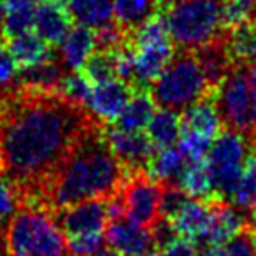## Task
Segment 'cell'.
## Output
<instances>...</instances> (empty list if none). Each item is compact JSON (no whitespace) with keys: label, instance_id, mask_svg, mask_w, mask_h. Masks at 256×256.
<instances>
[{"label":"cell","instance_id":"25","mask_svg":"<svg viewBox=\"0 0 256 256\" xmlns=\"http://www.w3.org/2000/svg\"><path fill=\"white\" fill-rule=\"evenodd\" d=\"M62 78H64V72H62L60 65L54 62V58H50V60L34 65V67L20 68L18 74V81L22 88L44 93H56Z\"/></svg>","mask_w":256,"mask_h":256},{"label":"cell","instance_id":"27","mask_svg":"<svg viewBox=\"0 0 256 256\" xmlns=\"http://www.w3.org/2000/svg\"><path fill=\"white\" fill-rule=\"evenodd\" d=\"M146 130L154 148L160 150V148L174 146L181 137V116L178 114V110L162 107V109L154 110Z\"/></svg>","mask_w":256,"mask_h":256},{"label":"cell","instance_id":"31","mask_svg":"<svg viewBox=\"0 0 256 256\" xmlns=\"http://www.w3.org/2000/svg\"><path fill=\"white\" fill-rule=\"evenodd\" d=\"M82 72H84V76L93 84H98V82L118 78L116 76V50H112V51L95 50L92 56L86 60L84 67H82Z\"/></svg>","mask_w":256,"mask_h":256},{"label":"cell","instance_id":"1","mask_svg":"<svg viewBox=\"0 0 256 256\" xmlns=\"http://www.w3.org/2000/svg\"><path fill=\"white\" fill-rule=\"evenodd\" d=\"M96 118L58 93L0 92V167L22 196L39 192Z\"/></svg>","mask_w":256,"mask_h":256},{"label":"cell","instance_id":"3","mask_svg":"<svg viewBox=\"0 0 256 256\" xmlns=\"http://www.w3.org/2000/svg\"><path fill=\"white\" fill-rule=\"evenodd\" d=\"M2 240L6 256H68L64 230L42 204L22 202Z\"/></svg>","mask_w":256,"mask_h":256},{"label":"cell","instance_id":"4","mask_svg":"<svg viewBox=\"0 0 256 256\" xmlns=\"http://www.w3.org/2000/svg\"><path fill=\"white\" fill-rule=\"evenodd\" d=\"M210 95L212 90L195 51H182L172 58L151 86L154 104L172 110H184Z\"/></svg>","mask_w":256,"mask_h":256},{"label":"cell","instance_id":"21","mask_svg":"<svg viewBox=\"0 0 256 256\" xmlns=\"http://www.w3.org/2000/svg\"><path fill=\"white\" fill-rule=\"evenodd\" d=\"M72 22L96 30L114 20V0H65Z\"/></svg>","mask_w":256,"mask_h":256},{"label":"cell","instance_id":"34","mask_svg":"<svg viewBox=\"0 0 256 256\" xmlns=\"http://www.w3.org/2000/svg\"><path fill=\"white\" fill-rule=\"evenodd\" d=\"M252 18V8L242 0H223L221 2V22L223 28L230 30Z\"/></svg>","mask_w":256,"mask_h":256},{"label":"cell","instance_id":"47","mask_svg":"<svg viewBox=\"0 0 256 256\" xmlns=\"http://www.w3.org/2000/svg\"><path fill=\"white\" fill-rule=\"evenodd\" d=\"M0 244H4V240H2V235H0Z\"/></svg>","mask_w":256,"mask_h":256},{"label":"cell","instance_id":"11","mask_svg":"<svg viewBox=\"0 0 256 256\" xmlns=\"http://www.w3.org/2000/svg\"><path fill=\"white\" fill-rule=\"evenodd\" d=\"M106 139L109 142L112 153L123 167L130 170H146L151 156L154 153V144L142 132H126L120 128H109L106 130Z\"/></svg>","mask_w":256,"mask_h":256},{"label":"cell","instance_id":"18","mask_svg":"<svg viewBox=\"0 0 256 256\" xmlns=\"http://www.w3.org/2000/svg\"><path fill=\"white\" fill-rule=\"evenodd\" d=\"M96 50L95 32L88 26L78 25L70 28L60 44V58L62 64L68 70H82L86 60Z\"/></svg>","mask_w":256,"mask_h":256},{"label":"cell","instance_id":"19","mask_svg":"<svg viewBox=\"0 0 256 256\" xmlns=\"http://www.w3.org/2000/svg\"><path fill=\"white\" fill-rule=\"evenodd\" d=\"M9 51L20 68H28L53 58L51 46L36 32H25L9 39Z\"/></svg>","mask_w":256,"mask_h":256},{"label":"cell","instance_id":"44","mask_svg":"<svg viewBox=\"0 0 256 256\" xmlns=\"http://www.w3.org/2000/svg\"><path fill=\"white\" fill-rule=\"evenodd\" d=\"M142 256H165V254H164V251H154V249H151L150 252H146V254H142Z\"/></svg>","mask_w":256,"mask_h":256},{"label":"cell","instance_id":"26","mask_svg":"<svg viewBox=\"0 0 256 256\" xmlns=\"http://www.w3.org/2000/svg\"><path fill=\"white\" fill-rule=\"evenodd\" d=\"M184 162L186 158L179 148H160L153 153L146 170L151 178L162 184H176L184 168Z\"/></svg>","mask_w":256,"mask_h":256},{"label":"cell","instance_id":"10","mask_svg":"<svg viewBox=\"0 0 256 256\" xmlns=\"http://www.w3.org/2000/svg\"><path fill=\"white\" fill-rule=\"evenodd\" d=\"M130 46L136 56V78L134 84L148 86L164 72L168 62L174 58L172 39L156 40H130ZM136 88V86H134Z\"/></svg>","mask_w":256,"mask_h":256},{"label":"cell","instance_id":"12","mask_svg":"<svg viewBox=\"0 0 256 256\" xmlns=\"http://www.w3.org/2000/svg\"><path fill=\"white\" fill-rule=\"evenodd\" d=\"M106 242L110 249L124 256H142L156 246L151 228L130 221L128 218L109 221L106 228Z\"/></svg>","mask_w":256,"mask_h":256},{"label":"cell","instance_id":"24","mask_svg":"<svg viewBox=\"0 0 256 256\" xmlns=\"http://www.w3.org/2000/svg\"><path fill=\"white\" fill-rule=\"evenodd\" d=\"M176 184L188 196L200 200L216 198V190H214L212 176L207 167V162H190L184 165L181 176H179Z\"/></svg>","mask_w":256,"mask_h":256},{"label":"cell","instance_id":"22","mask_svg":"<svg viewBox=\"0 0 256 256\" xmlns=\"http://www.w3.org/2000/svg\"><path fill=\"white\" fill-rule=\"evenodd\" d=\"M195 54H196V58H198L200 65H202V70L207 78V82H209L210 90H212V93H214L235 64L232 62V58L228 56L223 40H216V42H212V44H207V46L196 50Z\"/></svg>","mask_w":256,"mask_h":256},{"label":"cell","instance_id":"38","mask_svg":"<svg viewBox=\"0 0 256 256\" xmlns=\"http://www.w3.org/2000/svg\"><path fill=\"white\" fill-rule=\"evenodd\" d=\"M20 67L9 48L0 44V90H11V86L18 81Z\"/></svg>","mask_w":256,"mask_h":256},{"label":"cell","instance_id":"46","mask_svg":"<svg viewBox=\"0 0 256 256\" xmlns=\"http://www.w3.org/2000/svg\"><path fill=\"white\" fill-rule=\"evenodd\" d=\"M0 256H6V251H0Z\"/></svg>","mask_w":256,"mask_h":256},{"label":"cell","instance_id":"16","mask_svg":"<svg viewBox=\"0 0 256 256\" xmlns=\"http://www.w3.org/2000/svg\"><path fill=\"white\" fill-rule=\"evenodd\" d=\"M210 206L209 200L192 198L190 196L182 207L170 218V224L179 237H186L190 240L202 242L209 223Z\"/></svg>","mask_w":256,"mask_h":256},{"label":"cell","instance_id":"5","mask_svg":"<svg viewBox=\"0 0 256 256\" xmlns=\"http://www.w3.org/2000/svg\"><path fill=\"white\" fill-rule=\"evenodd\" d=\"M223 0H178L165 11L170 39L184 51H196L200 48L220 40L223 30L221 22Z\"/></svg>","mask_w":256,"mask_h":256},{"label":"cell","instance_id":"9","mask_svg":"<svg viewBox=\"0 0 256 256\" xmlns=\"http://www.w3.org/2000/svg\"><path fill=\"white\" fill-rule=\"evenodd\" d=\"M56 221L65 235L106 232L109 224L106 198L82 200L74 206L56 210Z\"/></svg>","mask_w":256,"mask_h":256},{"label":"cell","instance_id":"32","mask_svg":"<svg viewBox=\"0 0 256 256\" xmlns=\"http://www.w3.org/2000/svg\"><path fill=\"white\" fill-rule=\"evenodd\" d=\"M104 242H106V232L65 235L68 256H95L102 251Z\"/></svg>","mask_w":256,"mask_h":256},{"label":"cell","instance_id":"45","mask_svg":"<svg viewBox=\"0 0 256 256\" xmlns=\"http://www.w3.org/2000/svg\"><path fill=\"white\" fill-rule=\"evenodd\" d=\"M242 2H246V4H249L251 8H254L256 6V0H242Z\"/></svg>","mask_w":256,"mask_h":256},{"label":"cell","instance_id":"30","mask_svg":"<svg viewBox=\"0 0 256 256\" xmlns=\"http://www.w3.org/2000/svg\"><path fill=\"white\" fill-rule=\"evenodd\" d=\"M93 82L84 76L81 70H70L68 74H64L56 93L64 96L65 100L76 104V106H88L90 95H92Z\"/></svg>","mask_w":256,"mask_h":256},{"label":"cell","instance_id":"35","mask_svg":"<svg viewBox=\"0 0 256 256\" xmlns=\"http://www.w3.org/2000/svg\"><path fill=\"white\" fill-rule=\"evenodd\" d=\"M128 37H130V34H128L123 26L114 22L107 23V25L95 30L96 48H98V50H107V51L118 50V48L126 44Z\"/></svg>","mask_w":256,"mask_h":256},{"label":"cell","instance_id":"17","mask_svg":"<svg viewBox=\"0 0 256 256\" xmlns=\"http://www.w3.org/2000/svg\"><path fill=\"white\" fill-rule=\"evenodd\" d=\"M223 118L214 100H198L186 107L181 114V126L188 132H196L209 139H216L223 132Z\"/></svg>","mask_w":256,"mask_h":256},{"label":"cell","instance_id":"42","mask_svg":"<svg viewBox=\"0 0 256 256\" xmlns=\"http://www.w3.org/2000/svg\"><path fill=\"white\" fill-rule=\"evenodd\" d=\"M4 20H6V4L0 0V37L4 36Z\"/></svg>","mask_w":256,"mask_h":256},{"label":"cell","instance_id":"20","mask_svg":"<svg viewBox=\"0 0 256 256\" xmlns=\"http://www.w3.org/2000/svg\"><path fill=\"white\" fill-rule=\"evenodd\" d=\"M154 106L156 104H154L151 93H146L144 90L134 92L124 109L116 118L114 124H116V128L126 130V132H142L148 128L151 118H153Z\"/></svg>","mask_w":256,"mask_h":256},{"label":"cell","instance_id":"49","mask_svg":"<svg viewBox=\"0 0 256 256\" xmlns=\"http://www.w3.org/2000/svg\"><path fill=\"white\" fill-rule=\"evenodd\" d=\"M0 170H2V167H0Z\"/></svg>","mask_w":256,"mask_h":256},{"label":"cell","instance_id":"23","mask_svg":"<svg viewBox=\"0 0 256 256\" xmlns=\"http://www.w3.org/2000/svg\"><path fill=\"white\" fill-rule=\"evenodd\" d=\"M224 50L235 65L249 64L256 60V20L242 23L228 30L226 39H223Z\"/></svg>","mask_w":256,"mask_h":256},{"label":"cell","instance_id":"41","mask_svg":"<svg viewBox=\"0 0 256 256\" xmlns=\"http://www.w3.org/2000/svg\"><path fill=\"white\" fill-rule=\"evenodd\" d=\"M198 256H224V251L221 246H207L202 252H198Z\"/></svg>","mask_w":256,"mask_h":256},{"label":"cell","instance_id":"15","mask_svg":"<svg viewBox=\"0 0 256 256\" xmlns=\"http://www.w3.org/2000/svg\"><path fill=\"white\" fill-rule=\"evenodd\" d=\"M70 12L62 0H42V4L36 8L34 32L39 34L50 46H60L70 32Z\"/></svg>","mask_w":256,"mask_h":256},{"label":"cell","instance_id":"7","mask_svg":"<svg viewBox=\"0 0 256 256\" xmlns=\"http://www.w3.org/2000/svg\"><path fill=\"white\" fill-rule=\"evenodd\" d=\"M214 96L223 123L232 130L254 137V124H252V102L249 82L240 64L234 65L226 78L216 88Z\"/></svg>","mask_w":256,"mask_h":256},{"label":"cell","instance_id":"36","mask_svg":"<svg viewBox=\"0 0 256 256\" xmlns=\"http://www.w3.org/2000/svg\"><path fill=\"white\" fill-rule=\"evenodd\" d=\"M22 206V193L11 179H0V221H6Z\"/></svg>","mask_w":256,"mask_h":256},{"label":"cell","instance_id":"37","mask_svg":"<svg viewBox=\"0 0 256 256\" xmlns=\"http://www.w3.org/2000/svg\"><path fill=\"white\" fill-rule=\"evenodd\" d=\"M188 198L190 196L178 184H165L164 193H162V204H160L162 218L170 220Z\"/></svg>","mask_w":256,"mask_h":256},{"label":"cell","instance_id":"28","mask_svg":"<svg viewBox=\"0 0 256 256\" xmlns=\"http://www.w3.org/2000/svg\"><path fill=\"white\" fill-rule=\"evenodd\" d=\"M158 11L156 0H114V20L128 34Z\"/></svg>","mask_w":256,"mask_h":256},{"label":"cell","instance_id":"13","mask_svg":"<svg viewBox=\"0 0 256 256\" xmlns=\"http://www.w3.org/2000/svg\"><path fill=\"white\" fill-rule=\"evenodd\" d=\"M134 92L136 88L132 84L118 78L93 84L92 95L88 100L90 112L93 114V118L104 121V123H114L128 104L130 96L134 95Z\"/></svg>","mask_w":256,"mask_h":256},{"label":"cell","instance_id":"43","mask_svg":"<svg viewBox=\"0 0 256 256\" xmlns=\"http://www.w3.org/2000/svg\"><path fill=\"white\" fill-rule=\"evenodd\" d=\"M95 256H124V254H121V252L110 249V251H100L98 254H95Z\"/></svg>","mask_w":256,"mask_h":256},{"label":"cell","instance_id":"40","mask_svg":"<svg viewBox=\"0 0 256 256\" xmlns=\"http://www.w3.org/2000/svg\"><path fill=\"white\" fill-rule=\"evenodd\" d=\"M6 12L9 11H36L37 0H4Z\"/></svg>","mask_w":256,"mask_h":256},{"label":"cell","instance_id":"39","mask_svg":"<svg viewBox=\"0 0 256 256\" xmlns=\"http://www.w3.org/2000/svg\"><path fill=\"white\" fill-rule=\"evenodd\" d=\"M162 251H164L165 256H198L195 240L179 237V235L176 238H172L168 244H165Z\"/></svg>","mask_w":256,"mask_h":256},{"label":"cell","instance_id":"29","mask_svg":"<svg viewBox=\"0 0 256 256\" xmlns=\"http://www.w3.org/2000/svg\"><path fill=\"white\" fill-rule=\"evenodd\" d=\"M232 200L240 210H256V146L251 154H248L244 170L237 182Z\"/></svg>","mask_w":256,"mask_h":256},{"label":"cell","instance_id":"2","mask_svg":"<svg viewBox=\"0 0 256 256\" xmlns=\"http://www.w3.org/2000/svg\"><path fill=\"white\" fill-rule=\"evenodd\" d=\"M126 176L107 142L106 130L96 123L86 130L39 192L22 196V202L42 204L58 210L82 200L109 198L120 192Z\"/></svg>","mask_w":256,"mask_h":256},{"label":"cell","instance_id":"33","mask_svg":"<svg viewBox=\"0 0 256 256\" xmlns=\"http://www.w3.org/2000/svg\"><path fill=\"white\" fill-rule=\"evenodd\" d=\"M212 146V139L202 136L196 132H188V130H181V137H179V150L184 154L186 162H202L207 158L209 150Z\"/></svg>","mask_w":256,"mask_h":256},{"label":"cell","instance_id":"48","mask_svg":"<svg viewBox=\"0 0 256 256\" xmlns=\"http://www.w3.org/2000/svg\"><path fill=\"white\" fill-rule=\"evenodd\" d=\"M252 218H254V220H256V210H254V212H252Z\"/></svg>","mask_w":256,"mask_h":256},{"label":"cell","instance_id":"14","mask_svg":"<svg viewBox=\"0 0 256 256\" xmlns=\"http://www.w3.org/2000/svg\"><path fill=\"white\" fill-rule=\"evenodd\" d=\"M209 206L210 214L206 235L202 238L204 244L221 246L246 226V218L240 214V210L221 200L220 196L210 198Z\"/></svg>","mask_w":256,"mask_h":256},{"label":"cell","instance_id":"6","mask_svg":"<svg viewBox=\"0 0 256 256\" xmlns=\"http://www.w3.org/2000/svg\"><path fill=\"white\" fill-rule=\"evenodd\" d=\"M249 154L246 136L237 130L221 132L212 140L206 162L212 176L214 190L218 196H232L244 170L246 158Z\"/></svg>","mask_w":256,"mask_h":256},{"label":"cell","instance_id":"8","mask_svg":"<svg viewBox=\"0 0 256 256\" xmlns=\"http://www.w3.org/2000/svg\"><path fill=\"white\" fill-rule=\"evenodd\" d=\"M162 182L151 178L148 170H130L120 188L124 218L151 228L162 218Z\"/></svg>","mask_w":256,"mask_h":256}]
</instances>
